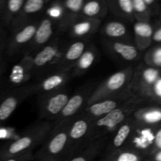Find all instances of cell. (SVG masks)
Wrapping results in <instances>:
<instances>
[{"label": "cell", "instance_id": "obj_24", "mask_svg": "<svg viewBox=\"0 0 161 161\" xmlns=\"http://www.w3.org/2000/svg\"><path fill=\"white\" fill-rule=\"evenodd\" d=\"M153 25L150 22L135 21L133 25L134 44L140 52L146 51L153 43Z\"/></svg>", "mask_w": 161, "mask_h": 161}, {"label": "cell", "instance_id": "obj_29", "mask_svg": "<svg viewBox=\"0 0 161 161\" xmlns=\"http://www.w3.org/2000/svg\"><path fill=\"white\" fill-rule=\"evenodd\" d=\"M148 157L133 147H124L114 151L105 152L99 161H142Z\"/></svg>", "mask_w": 161, "mask_h": 161}, {"label": "cell", "instance_id": "obj_36", "mask_svg": "<svg viewBox=\"0 0 161 161\" xmlns=\"http://www.w3.org/2000/svg\"><path fill=\"white\" fill-rule=\"evenodd\" d=\"M8 38V31H6L4 27L0 25V54H3V52L6 50Z\"/></svg>", "mask_w": 161, "mask_h": 161}, {"label": "cell", "instance_id": "obj_2", "mask_svg": "<svg viewBox=\"0 0 161 161\" xmlns=\"http://www.w3.org/2000/svg\"><path fill=\"white\" fill-rule=\"evenodd\" d=\"M54 127L52 121H41L27 129L19 138L0 148L2 160L27 152H33L38 146L47 142Z\"/></svg>", "mask_w": 161, "mask_h": 161}, {"label": "cell", "instance_id": "obj_42", "mask_svg": "<svg viewBox=\"0 0 161 161\" xmlns=\"http://www.w3.org/2000/svg\"><path fill=\"white\" fill-rule=\"evenodd\" d=\"M157 105H160V106H161V100L160 101V102H158V103H157Z\"/></svg>", "mask_w": 161, "mask_h": 161}, {"label": "cell", "instance_id": "obj_12", "mask_svg": "<svg viewBox=\"0 0 161 161\" xmlns=\"http://www.w3.org/2000/svg\"><path fill=\"white\" fill-rule=\"evenodd\" d=\"M93 121L80 113L72 121L69 129V145L68 156L78 149L80 146L86 144L91 132Z\"/></svg>", "mask_w": 161, "mask_h": 161}, {"label": "cell", "instance_id": "obj_3", "mask_svg": "<svg viewBox=\"0 0 161 161\" xmlns=\"http://www.w3.org/2000/svg\"><path fill=\"white\" fill-rule=\"evenodd\" d=\"M72 39L66 32L59 31L54 39L32 56L34 76L42 77L56 71L63 53Z\"/></svg>", "mask_w": 161, "mask_h": 161}, {"label": "cell", "instance_id": "obj_37", "mask_svg": "<svg viewBox=\"0 0 161 161\" xmlns=\"http://www.w3.org/2000/svg\"><path fill=\"white\" fill-rule=\"evenodd\" d=\"M153 42H155L156 44H161V20L153 26Z\"/></svg>", "mask_w": 161, "mask_h": 161}, {"label": "cell", "instance_id": "obj_14", "mask_svg": "<svg viewBox=\"0 0 161 161\" xmlns=\"http://www.w3.org/2000/svg\"><path fill=\"white\" fill-rule=\"evenodd\" d=\"M131 97L132 95L129 91L121 95L108 97V98L94 102L90 105H86L83 108L81 113L87 116L92 121H94L106 116L107 114L116 109Z\"/></svg>", "mask_w": 161, "mask_h": 161}, {"label": "cell", "instance_id": "obj_18", "mask_svg": "<svg viewBox=\"0 0 161 161\" xmlns=\"http://www.w3.org/2000/svg\"><path fill=\"white\" fill-rule=\"evenodd\" d=\"M72 78L71 72L67 71H56L40 79L39 83L36 84L37 94H50L55 91L63 90L66 83Z\"/></svg>", "mask_w": 161, "mask_h": 161}, {"label": "cell", "instance_id": "obj_39", "mask_svg": "<svg viewBox=\"0 0 161 161\" xmlns=\"http://www.w3.org/2000/svg\"><path fill=\"white\" fill-rule=\"evenodd\" d=\"M149 157L152 161H161V150L154 153Z\"/></svg>", "mask_w": 161, "mask_h": 161}, {"label": "cell", "instance_id": "obj_19", "mask_svg": "<svg viewBox=\"0 0 161 161\" xmlns=\"http://www.w3.org/2000/svg\"><path fill=\"white\" fill-rule=\"evenodd\" d=\"M100 32L103 39L132 43V34L127 24L118 19L105 22L101 28Z\"/></svg>", "mask_w": 161, "mask_h": 161}, {"label": "cell", "instance_id": "obj_22", "mask_svg": "<svg viewBox=\"0 0 161 161\" xmlns=\"http://www.w3.org/2000/svg\"><path fill=\"white\" fill-rule=\"evenodd\" d=\"M108 138L89 142L69 156L67 161H93L105 151Z\"/></svg>", "mask_w": 161, "mask_h": 161}, {"label": "cell", "instance_id": "obj_21", "mask_svg": "<svg viewBox=\"0 0 161 161\" xmlns=\"http://www.w3.org/2000/svg\"><path fill=\"white\" fill-rule=\"evenodd\" d=\"M34 76L32 56L24 55L20 61L14 64L9 73V83L16 86H24Z\"/></svg>", "mask_w": 161, "mask_h": 161}, {"label": "cell", "instance_id": "obj_23", "mask_svg": "<svg viewBox=\"0 0 161 161\" xmlns=\"http://www.w3.org/2000/svg\"><path fill=\"white\" fill-rule=\"evenodd\" d=\"M132 116L142 128H154L161 125V106L146 105L135 112Z\"/></svg>", "mask_w": 161, "mask_h": 161}, {"label": "cell", "instance_id": "obj_38", "mask_svg": "<svg viewBox=\"0 0 161 161\" xmlns=\"http://www.w3.org/2000/svg\"><path fill=\"white\" fill-rule=\"evenodd\" d=\"M68 157H61L55 159H33L32 161H67Z\"/></svg>", "mask_w": 161, "mask_h": 161}, {"label": "cell", "instance_id": "obj_8", "mask_svg": "<svg viewBox=\"0 0 161 161\" xmlns=\"http://www.w3.org/2000/svg\"><path fill=\"white\" fill-rule=\"evenodd\" d=\"M37 94L36 84L14 86L3 96L0 102V125L6 122L25 100Z\"/></svg>", "mask_w": 161, "mask_h": 161}, {"label": "cell", "instance_id": "obj_5", "mask_svg": "<svg viewBox=\"0 0 161 161\" xmlns=\"http://www.w3.org/2000/svg\"><path fill=\"white\" fill-rule=\"evenodd\" d=\"M161 78V70L143 64L135 67L128 89L132 97L146 99L153 103V89Z\"/></svg>", "mask_w": 161, "mask_h": 161}, {"label": "cell", "instance_id": "obj_27", "mask_svg": "<svg viewBox=\"0 0 161 161\" xmlns=\"http://www.w3.org/2000/svg\"><path fill=\"white\" fill-rule=\"evenodd\" d=\"M98 55V50L96 46L93 43H90L84 53L82 54L72 70L71 71L72 77L81 76L86 73L95 64Z\"/></svg>", "mask_w": 161, "mask_h": 161}, {"label": "cell", "instance_id": "obj_16", "mask_svg": "<svg viewBox=\"0 0 161 161\" xmlns=\"http://www.w3.org/2000/svg\"><path fill=\"white\" fill-rule=\"evenodd\" d=\"M50 3L49 0H26L18 15L8 28V32H13L39 18L36 15L42 12Z\"/></svg>", "mask_w": 161, "mask_h": 161}, {"label": "cell", "instance_id": "obj_17", "mask_svg": "<svg viewBox=\"0 0 161 161\" xmlns=\"http://www.w3.org/2000/svg\"><path fill=\"white\" fill-rule=\"evenodd\" d=\"M90 43L91 42L88 39H75L71 41L63 53L56 71L71 72Z\"/></svg>", "mask_w": 161, "mask_h": 161}, {"label": "cell", "instance_id": "obj_4", "mask_svg": "<svg viewBox=\"0 0 161 161\" xmlns=\"http://www.w3.org/2000/svg\"><path fill=\"white\" fill-rule=\"evenodd\" d=\"M135 69V67L133 65L127 66L122 70L114 72L107 77L105 80L96 86L86 102V106L108 97L121 95L129 91V83Z\"/></svg>", "mask_w": 161, "mask_h": 161}, {"label": "cell", "instance_id": "obj_20", "mask_svg": "<svg viewBox=\"0 0 161 161\" xmlns=\"http://www.w3.org/2000/svg\"><path fill=\"white\" fill-rule=\"evenodd\" d=\"M102 20L80 17L69 27L67 31L72 40L88 39L100 29Z\"/></svg>", "mask_w": 161, "mask_h": 161}, {"label": "cell", "instance_id": "obj_40", "mask_svg": "<svg viewBox=\"0 0 161 161\" xmlns=\"http://www.w3.org/2000/svg\"><path fill=\"white\" fill-rule=\"evenodd\" d=\"M5 67H6V64H5L4 61H3V54H0V76L3 74V72H4Z\"/></svg>", "mask_w": 161, "mask_h": 161}, {"label": "cell", "instance_id": "obj_33", "mask_svg": "<svg viewBox=\"0 0 161 161\" xmlns=\"http://www.w3.org/2000/svg\"><path fill=\"white\" fill-rule=\"evenodd\" d=\"M160 150H161V125L154 127L153 129L149 157L153 155L154 153Z\"/></svg>", "mask_w": 161, "mask_h": 161}, {"label": "cell", "instance_id": "obj_34", "mask_svg": "<svg viewBox=\"0 0 161 161\" xmlns=\"http://www.w3.org/2000/svg\"><path fill=\"white\" fill-rule=\"evenodd\" d=\"M152 17L159 15L161 10V3L158 0H144Z\"/></svg>", "mask_w": 161, "mask_h": 161}, {"label": "cell", "instance_id": "obj_26", "mask_svg": "<svg viewBox=\"0 0 161 161\" xmlns=\"http://www.w3.org/2000/svg\"><path fill=\"white\" fill-rule=\"evenodd\" d=\"M25 3V0H0V25L8 30Z\"/></svg>", "mask_w": 161, "mask_h": 161}, {"label": "cell", "instance_id": "obj_1", "mask_svg": "<svg viewBox=\"0 0 161 161\" xmlns=\"http://www.w3.org/2000/svg\"><path fill=\"white\" fill-rule=\"evenodd\" d=\"M151 103L153 102L140 97H130L106 116L93 121L86 143L108 138V135H112L123 123L131 117L135 112L142 107L151 105Z\"/></svg>", "mask_w": 161, "mask_h": 161}, {"label": "cell", "instance_id": "obj_30", "mask_svg": "<svg viewBox=\"0 0 161 161\" xmlns=\"http://www.w3.org/2000/svg\"><path fill=\"white\" fill-rule=\"evenodd\" d=\"M108 12L106 0H91L85 1L82 9L81 17L88 19L102 20Z\"/></svg>", "mask_w": 161, "mask_h": 161}, {"label": "cell", "instance_id": "obj_6", "mask_svg": "<svg viewBox=\"0 0 161 161\" xmlns=\"http://www.w3.org/2000/svg\"><path fill=\"white\" fill-rule=\"evenodd\" d=\"M71 121L53 127L48 139L34 154L35 159H55L68 157L69 145V129Z\"/></svg>", "mask_w": 161, "mask_h": 161}, {"label": "cell", "instance_id": "obj_25", "mask_svg": "<svg viewBox=\"0 0 161 161\" xmlns=\"http://www.w3.org/2000/svg\"><path fill=\"white\" fill-rule=\"evenodd\" d=\"M64 7V14L62 20L58 27L59 31L67 33L69 27L75 20L81 17L82 9L83 7L84 0H66L61 1Z\"/></svg>", "mask_w": 161, "mask_h": 161}, {"label": "cell", "instance_id": "obj_43", "mask_svg": "<svg viewBox=\"0 0 161 161\" xmlns=\"http://www.w3.org/2000/svg\"><path fill=\"white\" fill-rule=\"evenodd\" d=\"M159 17H160V20H161V10H160V14H159Z\"/></svg>", "mask_w": 161, "mask_h": 161}, {"label": "cell", "instance_id": "obj_28", "mask_svg": "<svg viewBox=\"0 0 161 161\" xmlns=\"http://www.w3.org/2000/svg\"><path fill=\"white\" fill-rule=\"evenodd\" d=\"M108 12L116 19L125 22L135 21L133 0H106Z\"/></svg>", "mask_w": 161, "mask_h": 161}, {"label": "cell", "instance_id": "obj_44", "mask_svg": "<svg viewBox=\"0 0 161 161\" xmlns=\"http://www.w3.org/2000/svg\"><path fill=\"white\" fill-rule=\"evenodd\" d=\"M0 161H2V160H1V158H0Z\"/></svg>", "mask_w": 161, "mask_h": 161}, {"label": "cell", "instance_id": "obj_11", "mask_svg": "<svg viewBox=\"0 0 161 161\" xmlns=\"http://www.w3.org/2000/svg\"><path fill=\"white\" fill-rule=\"evenodd\" d=\"M95 87L96 86H94V83H90L71 96L61 114L53 122L54 126L72 121L77 115L80 114L83 108L86 106V102Z\"/></svg>", "mask_w": 161, "mask_h": 161}, {"label": "cell", "instance_id": "obj_13", "mask_svg": "<svg viewBox=\"0 0 161 161\" xmlns=\"http://www.w3.org/2000/svg\"><path fill=\"white\" fill-rule=\"evenodd\" d=\"M102 47L112 58L122 63H132L138 61L141 52L134 43L102 39Z\"/></svg>", "mask_w": 161, "mask_h": 161}, {"label": "cell", "instance_id": "obj_10", "mask_svg": "<svg viewBox=\"0 0 161 161\" xmlns=\"http://www.w3.org/2000/svg\"><path fill=\"white\" fill-rule=\"evenodd\" d=\"M70 97L63 90L41 95L39 103L40 117L47 121L54 122L61 114Z\"/></svg>", "mask_w": 161, "mask_h": 161}, {"label": "cell", "instance_id": "obj_9", "mask_svg": "<svg viewBox=\"0 0 161 161\" xmlns=\"http://www.w3.org/2000/svg\"><path fill=\"white\" fill-rule=\"evenodd\" d=\"M59 31L58 22L45 14L41 17L34 38L27 49L25 55L33 56L42 47L50 43Z\"/></svg>", "mask_w": 161, "mask_h": 161}, {"label": "cell", "instance_id": "obj_31", "mask_svg": "<svg viewBox=\"0 0 161 161\" xmlns=\"http://www.w3.org/2000/svg\"><path fill=\"white\" fill-rule=\"evenodd\" d=\"M146 65L161 70V44H156L146 51L143 58Z\"/></svg>", "mask_w": 161, "mask_h": 161}, {"label": "cell", "instance_id": "obj_7", "mask_svg": "<svg viewBox=\"0 0 161 161\" xmlns=\"http://www.w3.org/2000/svg\"><path fill=\"white\" fill-rule=\"evenodd\" d=\"M40 19H36L25 26L9 33L5 50L8 57L14 58L21 53L23 56L25 55L27 49L34 38Z\"/></svg>", "mask_w": 161, "mask_h": 161}, {"label": "cell", "instance_id": "obj_41", "mask_svg": "<svg viewBox=\"0 0 161 161\" xmlns=\"http://www.w3.org/2000/svg\"><path fill=\"white\" fill-rule=\"evenodd\" d=\"M142 161H152L150 160V158L149 157H146V159H144V160H142Z\"/></svg>", "mask_w": 161, "mask_h": 161}, {"label": "cell", "instance_id": "obj_35", "mask_svg": "<svg viewBox=\"0 0 161 161\" xmlns=\"http://www.w3.org/2000/svg\"><path fill=\"white\" fill-rule=\"evenodd\" d=\"M34 159V153L27 152L19 155L14 156L2 161H32Z\"/></svg>", "mask_w": 161, "mask_h": 161}, {"label": "cell", "instance_id": "obj_32", "mask_svg": "<svg viewBox=\"0 0 161 161\" xmlns=\"http://www.w3.org/2000/svg\"><path fill=\"white\" fill-rule=\"evenodd\" d=\"M133 8L135 21L150 22L153 17L144 0H133Z\"/></svg>", "mask_w": 161, "mask_h": 161}, {"label": "cell", "instance_id": "obj_15", "mask_svg": "<svg viewBox=\"0 0 161 161\" xmlns=\"http://www.w3.org/2000/svg\"><path fill=\"white\" fill-rule=\"evenodd\" d=\"M139 127L140 126L137 124L133 116L127 119L112 134L111 138L108 140L105 152L114 151L127 147Z\"/></svg>", "mask_w": 161, "mask_h": 161}]
</instances>
